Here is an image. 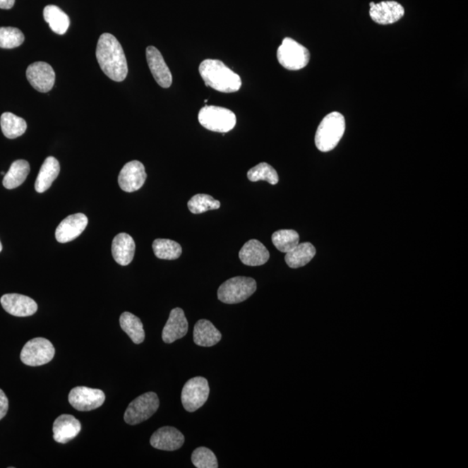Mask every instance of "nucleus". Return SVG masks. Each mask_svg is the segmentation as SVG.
<instances>
[{
	"label": "nucleus",
	"mask_w": 468,
	"mask_h": 468,
	"mask_svg": "<svg viewBox=\"0 0 468 468\" xmlns=\"http://www.w3.org/2000/svg\"><path fill=\"white\" fill-rule=\"evenodd\" d=\"M96 56L102 71L115 82H123L128 75L126 56L119 41L110 33L99 37Z\"/></svg>",
	"instance_id": "obj_1"
},
{
	"label": "nucleus",
	"mask_w": 468,
	"mask_h": 468,
	"mask_svg": "<svg viewBox=\"0 0 468 468\" xmlns=\"http://www.w3.org/2000/svg\"><path fill=\"white\" fill-rule=\"evenodd\" d=\"M199 71L205 85L220 92H237L241 88V77L222 61L205 59L200 64Z\"/></svg>",
	"instance_id": "obj_2"
},
{
	"label": "nucleus",
	"mask_w": 468,
	"mask_h": 468,
	"mask_svg": "<svg viewBox=\"0 0 468 468\" xmlns=\"http://www.w3.org/2000/svg\"><path fill=\"white\" fill-rule=\"evenodd\" d=\"M345 132V119L342 114L332 112L319 124L316 132L315 144L321 152H329L337 146Z\"/></svg>",
	"instance_id": "obj_3"
},
{
	"label": "nucleus",
	"mask_w": 468,
	"mask_h": 468,
	"mask_svg": "<svg viewBox=\"0 0 468 468\" xmlns=\"http://www.w3.org/2000/svg\"><path fill=\"white\" fill-rule=\"evenodd\" d=\"M257 290V283L252 277H234L220 285L218 299L227 304L245 301Z\"/></svg>",
	"instance_id": "obj_4"
},
{
	"label": "nucleus",
	"mask_w": 468,
	"mask_h": 468,
	"mask_svg": "<svg viewBox=\"0 0 468 468\" xmlns=\"http://www.w3.org/2000/svg\"><path fill=\"white\" fill-rule=\"evenodd\" d=\"M200 124L208 131L227 133L236 125V116L232 110L218 106H205L198 116Z\"/></svg>",
	"instance_id": "obj_5"
},
{
	"label": "nucleus",
	"mask_w": 468,
	"mask_h": 468,
	"mask_svg": "<svg viewBox=\"0 0 468 468\" xmlns=\"http://www.w3.org/2000/svg\"><path fill=\"white\" fill-rule=\"evenodd\" d=\"M277 60L284 68L289 71H299L307 66L310 62L309 49L293 40L285 37L277 52Z\"/></svg>",
	"instance_id": "obj_6"
},
{
	"label": "nucleus",
	"mask_w": 468,
	"mask_h": 468,
	"mask_svg": "<svg viewBox=\"0 0 468 468\" xmlns=\"http://www.w3.org/2000/svg\"><path fill=\"white\" fill-rule=\"evenodd\" d=\"M160 401L154 392L140 395L131 402L124 414V421L129 425H137L150 419L158 410Z\"/></svg>",
	"instance_id": "obj_7"
},
{
	"label": "nucleus",
	"mask_w": 468,
	"mask_h": 468,
	"mask_svg": "<svg viewBox=\"0 0 468 468\" xmlns=\"http://www.w3.org/2000/svg\"><path fill=\"white\" fill-rule=\"evenodd\" d=\"M55 348L47 338L36 337L29 340L22 349L20 359L28 366L44 365L53 359Z\"/></svg>",
	"instance_id": "obj_8"
},
{
	"label": "nucleus",
	"mask_w": 468,
	"mask_h": 468,
	"mask_svg": "<svg viewBox=\"0 0 468 468\" xmlns=\"http://www.w3.org/2000/svg\"><path fill=\"white\" fill-rule=\"evenodd\" d=\"M210 389L208 380L196 376L186 383L181 392V402L188 412H195L207 402Z\"/></svg>",
	"instance_id": "obj_9"
},
{
	"label": "nucleus",
	"mask_w": 468,
	"mask_h": 468,
	"mask_svg": "<svg viewBox=\"0 0 468 468\" xmlns=\"http://www.w3.org/2000/svg\"><path fill=\"white\" fill-rule=\"evenodd\" d=\"M105 402L104 391L88 387H76L68 395V402L78 411H91L100 408Z\"/></svg>",
	"instance_id": "obj_10"
},
{
	"label": "nucleus",
	"mask_w": 468,
	"mask_h": 468,
	"mask_svg": "<svg viewBox=\"0 0 468 468\" xmlns=\"http://www.w3.org/2000/svg\"><path fill=\"white\" fill-rule=\"evenodd\" d=\"M26 78L34 89L41 93H47L54 86L56 74L49 64L36 62L28 66Z\"/></svg>",
	"instance_id": "obj_11"
},
{
	"label": "nucleus",
	"mask_w": 468,
	"mask_h": 468,
	"mask_svg": "<svg viewBox=\"0 0 468 468\" xmlns=\"http://www.w3.org/2000/svg\"><path fill=\"white\" fill-rule=\"evenodd\" d=\"M147 174L142 162L132 161L125 164L118 176V184L124 192L137 191L145 184Z\"/></svg>",
	"instance_id": "obj_12"
},
{
	"label": "nucleus",
	"mask_w": 468,
	"mask_h": 468,
	"mask_svg": "<svg viewBox=\"0 0 468 468\" xmlns=\"http://www.w3.org/2000/svg\"><path fill=\"white\" fill-rule=\"evenodd\" d=\"M148 67L158 85L162 88H169L172 85V73L167 67L162 53L154 47H148L146 49Z\"/></svg>",
	"instance_id": "obj_13"
},
{
	"label": "nucleus",
	"mask_w": 468,
	"mask_h": 468,
	"mask_svg": "<svg viewBox=\"0 0 468 468\" xmlns=\"http://www.w3.org/2000/svg\"><path fill=\"white\" fill-rule=\"evenodd\" d=\"M370 15L373 21L379 25H391L404 16L405 11L401 4L395 1H383L370 4Z\"/></svg>",
	"instance_id": "obj_14"
},
{
	"label": "nucleus",
	"mask_w": 468,
	"mask_h": 468,
	"mask_svg": "<svg viewBox=\"0 0 468 468\" xmlns=\"http://www.w3.org/2000/svg\"><path fill=\"white\" fill-rule=\"evenodd\" d=\"M0 302L4 310L15 317H29L35 314L37 311V304L32 299L17 293L2 296Z\"/></svg>",
	"instance_id": "obj_15"
},
{
	"label": "nucleus",
	"mask_w": 468,
	"mask_h": 468,
	"mask_svg": "<svg viewBox=\"0 0 468 468\" xmlns=\"http://www.w3.org/2000/svg\"><path fill=\"white\" fill-rule=\"evenodd\" d=\"M88 218L83 214L68 216L56 227V239L59 243H67L79 237L88 224Z\"/></svg>",
	"instance_id": "obj_16"
},
{
	"label": "nucleus",
	"mask_w": 468,
	"mask_h": 468,
	"mask_svg": "<svg viewBox=\"0 0 468 468\" xmlns=\"http://www.w3.org/2000/svg\"><path fill=\"white\" fill-rule=\"evenodd\" d=\"M184 441L182 433L173 427L159 428L150 438L151 446L163 451H176L184 446Z\"/></svg>",
	"instance_id": "obj_17"
},
{
	"label": "nucleus",
	"mask_w": 468,
	"mask_h": 468,
	"mask_svg": "<svg viewBox=\"0 0 468 468\" xmlns=\"http://www.w3.org/2000/svg\"><path fill=\"white\" fill-rule=\"evenodd\" d=\"M188 332V323L184 310L181 308H174L171 311L169 320L163 328L162 340L166 344H172L184 337Z\"/></svg>",
	"instance_id": "obj_18"
},
{
	"label": "nucleus",
	"mask_w": 468,
	"mask_h": 468,
	"mask_svg": "<svg viewBox=\"0 0 468 468\" xmlns=\"http://www.w3.org/2000/svg\"><path fill=\"white\" fill-rule=\"evenodd\" d=\"M53 438L56 443L66 444L73 440L81 431V424L71 414H62L53 424Z\"/></svg>",
	"instance_id": "obj_19"
},
{
	"label": "nucleus",
	"mask_w": 468,
	"mask_h": 468,
	"mask_svg": "<svg viewBox=\"0 0 468 468\" xmlns=\"http://www.w3.org/2000/svg\"><path fill=\"white\" fill-rule=\"evenodd\" d=\"M239 257L246 265L260 266L265 265L269 260L270 253L260 241L251 239L239 251Z\"/></svg>",
	"instance_id": "obj_20"
},
{
	"label": "nucleus",
	"mask_w": 468,
	"mask_h": 468,
	"mask_svg": "<svg viewBox=\"0 0 468 468\" xmlns=\"http://www.w3.org/2000/svg\"><path fill=\"white\" fill-rule=\"evenodd\" d=\"M136 252V243L131 235L121 233L117 234L112 242L114 260L121 265L131 263Z\"/></svg>",
	"instance_id": "obj_21"
},
{
	"label": "nucleus",
	"mask_w": 468,
	"mask_h": 468,
	"mask_svg": "<svg viewBox=\"0 0 468 468\" xmlns=\"http://www.w3.org/2000/svg\"><path fill=\"white\" fill-rule=\"evenodd\" d=\"M222 333L210 321L201 319L193 329V341L201 347H212L222 340Z\"/></svg>",
	"instance_id": "obj_22"
},
{
	"label": "nucleus",
	"mask_w": 468,
	"mask_h": 468,
	"mask_svg": "<svg viewBox=\"0 0 468 468\" xmlns=\"http://www.w3.org/2000/svg\"><path fill=\"white\" fill-rule=\"evenodd\" d=\"M60 173V165L58 160L53 156H49L42 165L39 176L35 182V189L37 193H44L51 188L53 181L58 178Z\"/></svg>",
	"instance_id": "obj_23"
},
{
	"label": "nucleus",
	"mask_w": 468,
	"mask_h": 468,
	"mask_svg": "<svg viewBox=\"0 0 468 468\" xmlns=\"http://www.w3.org/2000/svg\"><path fill=\"white\" fill-rule=\"evenodd\" d=\"M316 248L309 242L301 243L285 255L289 268L296 269L306 265L315 257Z\"/></svg>",
	"instance_id": "obj_24"
},
{
	"label": "nucleus",
	"mask_w": 468,
	"mask_h": 468,
	"mask_svg": "<svg viewBox=\"0 0 468 468\" xmlns=\"http://www.w3.org/2000/svg\"><path fill=\"white\" fill-rule=\"evenodd\" d=\"M30 167L28 162L18 160L11 165L8 172L3 179V185L7 189L18 188L24 184L30 173Z\"/></svg>",
	"instance_id": "obj_25"
},
{
	"label": "nucleus",
	"mask_w": 468,
	"mask_h": 468,
	"mask_svg": "<svg viewBox=\"0 0 468 468\" xmlns=\"http://www.w3.org/2000/svg\"><path fill=\"white\" fill-rule=\"evenodd\" d=\"M121 328L136 344H140L145 340L143 322L131 312H124L120 317Z\"/></svg>",
	"instance_id": "obj_26"
},
{
	"label": "nucleus",
	"mask_w": 468,
	"mask_h": 468,
	"mask_svg": "<svg viewBox=\"0 0 468 468\" xmlns=\"http://www.w3.org/2000/svg\"><path fill=\"white\" fill-rule=\"evenodd\" d=\"M44 18L49 25V28L59 35L66 33L70 26V18L59 6L49 5L44 9Z\"/></svg>",
	"instance_id": "obj_27"
},
{
	"label": "nucleus",
	"mask_w": 468,
	"mask_h": 468,
	"mask_svg": "<svg viewBox=\"0 0 468 468\" xmlns=\"http://www.w3.org/2000/svg\"><path fill=\"white\" fill-rule=\"evenodd\" d=\"M0 125L4 136L9 139L18 138L24 135L28 128V124L23 118L10 112L2 114Z\"/></svg>",
	"instance_id": "obj_28"
},
{
	"label": "nucleus",
	"mask_w": 468,
	"mask_h": 468,
	"mask_svg": "<svg viewBox=\"0 0 468 468\" xmlns=\"http://www.w3.org/2000/svg\"><path fill=\"white\" fill-rule=\"evenodd\" d=\"M153 250L156 257L167 260H177L182 253V248L179 243L165 239H155Z\"/></svg>",
	"instance_id": "obj_29"
},
{
	"label": "nucleus",
	"mask_w": 468,
	"mask_h": 468,
	"mask_svg": "<svg viewBox=\"0 0 468 468\" xmlns=\"http://www.w3.org/2000/svg\"><path fill=\"white\" fill-rule=\"evenodd\" d=\"M272 241L277 250L287 253L299 244V235L294 230H280L272 234Z\"/></svg>",
	"instance_id": "obj_30"
},
{
	"label": "nucleus",
	"mask_w": 468,
	"mask_h": 468,
	"mask_svg": "<svg viewBox=\"0 0 468 468\" xmlns=\"http://www.w3.org/2000/svg\"><path fill=\"white\" fill-rule=\"evenodd\" d=\"M247 177L251 181H265L271 185H276L280 181L277 171L266 162H261L251 169L247 172Z\"/></svg>",
	"instance_id": "obj_31"
},
{
	"label": "nucleus",
	"mask_w": 468,
	"mask_h": 468,
	"mask_svg": "<svg viewBox=\"0 0 468 468\" xmlns=\"http://www.w3.org/2000/svg\"><path fill=\"white\" fill-rule=\"evenodd\" d=\"M188 207L192 214L200 215L209 210L219 209L220 203L210 196L199 193L190 199Z\"/></svg>",
	"instance_id": "obj_32"
},
{
	"label": "nucleus",
	"mask_w": 468,
	"mask_h": 468,
	"mask_svg": "<svg viewBox=\"0 0 468 468\" xmlns=\"http://www.w3.org/2000/svg\"><path fill=\"white\" fill-rule=\"evenodd\" d=\"M25 35L14 28H0V48L13 49L24 43Z\"/></svg>",
	"instance_id": "obj_33"
},
{
	"label": "nucleus",
	"mask_w": 468,
	"mask_h": 468,
	"mask_svg": "<svg viewBox=\"0 0 468 468\" xmlns=\"http://www.w3.org/2000/svg\"><path fill=\"white\" fill-rule=\"evenodd\" d=\"M192 462L197 468H217L219 467L216 456L205 447H200L193 452Z\"/></svg>",
	"instance_id": "obj_34"
},
{
	"label": "nucleus",
	"mask_w": 468,
	"mask_h": 468,
	"mask_svg": "<svg viewBox=\"0 0 468 468\" xmlns=\"http://www.w3.org/2000/svg\"><path fill=\"white\" fill-rule=\"evenodd\" d=\"M9 409V401L8 398L6 397L4 391L0 389V420H2L4 417L6 416L7 412H8Z\"/></svg>",
	"instance_id": "obj_35"
},
{
	"label": "nucleus",
	"mask_w": 468,
	"mask_h": 468,
	"mask_svg": "<svg viewBox=\"0 0 468 468\" xmlns=\"http://www.w3.org/2000/svg\"><path fill=\"white\" fill-rule=\"evenodd\" d=\"M15 0H0V9L10 10L14 6Z\"/></svg>",
	"instance_id": "obj_36"
},
{
	"label": "nucleus",
	"mask_w": 468,
	"mask_h": 468,
	"mask_svg": "<svg viewBox=\"0 0 468 468\" xmlns=\"http://www.w3.org/2000/svg\"><path fill=\"white\" fill-rule=\"evenodd\" d=\"M2 249H3L2 244L1 242H0V252H1Z\"/></svg>",
	"instance_id": "obj_37"
}]
</instances>
